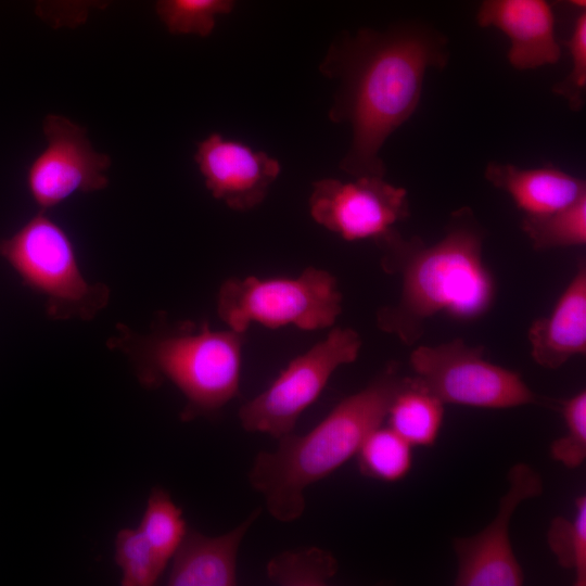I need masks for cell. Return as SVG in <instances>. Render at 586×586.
I'll return each mask as SVG.
<instances>
[{
  "label": "cell",
  "mask_w": 586,
  "mask_h": 586,
  "mask_svg": "<svg viewBox=\"0 0 586 586\" xmlns=\"http://www.w3.org/2000/svg\"><path fill=\"white\" fill-rule=\"evenodd\" d=\"M569 1L570 3L578 7V8H585L586 7V0H566Z\"/></svg>",
  "instance_id": "83f0119b"
},
{
  "label": "cell",
  "mask_w": 586,
  "mask_h": 586,
  "mask_svg": "<svg viewBox=\"0 0 586 586\" xmlns=\"http://www.w3.org/2000/svg\"><path fill=\"white\" fill-rule=\"evenodd\" d=\"M115 560L122 570L124 586H151L156 584L167 568L137 528H123L115 539Z\"/></svg>",
  "instance_id": "cb8c5ba5"
},
{
  "label": "cell",
  "mask_w": 586,
  "mask_h": 586,
  "mask_svg": "<svg viewBox=\"0 0 586 586\" xmlns=\"http://www.w3.org/2000/svg\"><path fill=\"white\" fill-rule=\"evenodd\" d=\"M571 56V69L568 76L556 82L551 91L563 98L570 110H582L586 93V12L575 20L572 34L566 41Z\"/></svg>",
  "instance_id": "484cf974"
},
{
  "label": "cell",
  "mask_w": 586,
  "mask_h": 586,
  "mask_svg": "<svg viewBox=\"0 0 586 586\" xmlns=\"http://www.w3.org/2000/svg\"><path fill=\"white\" fill-rule=\"evenodd\" d=\"M156 555L167 564L180 546L188 526L182 510L169 493L154 487L138 526Z\"/></svg>",
  "instance_id": "44dd1931"
},
{
  "label": "cell",
  "mask_w": 586,
  "mask_h": 586,
  "mask_svg": "<svg viewBox=\"0 0 586 586\" xmlns=\"http://www.w3.org/2000/svg\"><path fill=\"white\" fill-rule=\"evenodd\" d=\"M257 508L239 525L218 536L188 528L171 558L166 584L169 586H233L240 546L259 517Z\"/></svg>",
  "instance_id": "9a60e30c"
},
{
  "label": "cell",
  "mask_w": 586,
  "mask_h": 586,
  "mask_svg": "<svg viewBox=\"0 0 586 586\" xmlns=\"http://www.w3.org/2000/svg\"><path fill=\"white\" fill-rule=\"evenodd\" d=\"M342 303L336 278L307 267L296 278H228L219 288L216 308L226 327L240 333L252 323L313 331L333 327Z\"/></svg>",
  "instance_id": "8992f818"
},
{
  "label": "cell",
  "mask_w": 586,
  "mask_h": 586,
  "mask_svg": "<svg viewBox=\"0 0 586 586\" xmlns=\"http://www.w3.org/2000/svg\"><path fill=\"white\" fill-rule=\"evenodd\" d=\"M337 570V560L329 550L309 547L273 556L266 565V576L279 586H324Z\"/></svg>",
  "instance_id": "ffe728a7"
},
{
  "label": "cell",
  "mask_w": 586,
  "mask_h": 586,
  "mask_svg": "<svg viewBox=\"0 0 586 586\" xmlns=\"http://www.w3.org/2000/svg\"><path fill=\"white\" fill-rule=\"evenodd\" d=\"M521 229L535 251H550L586 243V195L558 211L524 215Z\"/></svg>",
  "instance_id": "ac0fdd59"
},
{
  "label": "cell",
  "mask_w": 586,
  "mask_h": 586,
  "mask_svg": "<svg viewBox=\"0 0 586 586\" xmlns=\"http://www.w3.org/2000/svg\"><path fill=\"white\" fill-rule=\"evenodd\" d=\"M356 456L364 476L392 483L410 471L412 446L390 426L380 425L365 438Z\"/></svg>",
  "instance_id": "d6986e66"
},
{
  "label": "cell",
  "mask_w": 586,
  "mask_h": 586,
  "mask_svg": "<svg viewBox=\"0 0 586 586\" xmlns=\"http://www.w3.org/2000/svg\"><path fill=\"white\" fill-rule=\"evenodd\" d=\"M476 23L508 37L507 59L518 71L553 65L561 58L555 14L547 0H481Z\"/></svg>",
  "instance_id": "4fadbf2b"
},
{
  "label": "cell",
  "mask_w": 586,
  "mask_h": 586,
  "mask_svg": "<svg viewBox=\"0 0 586 586\" xmlns=\"http://www.w3.org/2000/svg\"><path fill=\"white\" fill-rule=\"evenodd\" d=\"M245 333L207 321H170L158 311L145 333L118 323L107 346L124 354L145 388L173 384L183 396V422L216 417L240 395Z\"/></svg>",
  "instance_id": "277c9868"
},
{
  "label": "cell",
  "mask_w": 586,
  "mask_h": 586,
  "mask_svg": "<svg viewBox=\"0 0 586 586\" xmlns=\"http://www.w3.org/2000/svg\"><path fill=\"white\" fill-rule=\"evenodd\" d=\"M405 377L399 364L390 361L366 386L341 399L311 430L284 435L273 450L256 454L249 483L262 495L275 520L290 523L303 515L305 491L356 456L369 433L386 419Z\"/></svg>",
  "instance_id": "3957f363"
},
{
  "label": "cell",
  "mask_w": 586,
  "mask_h": 586,
  "mask_svg": "<svg viewBox=\"0 0 586 586\" xmlns=\"http://www.w3.org/2000/svg\"><path fill=\"white\" fill-rule=\"evenodd\" d=\"M444 230L432 245L395 228L373 239L382 270L400 279L398 298L377 311L375 323L407 346L422 337L434 315L474 319L495 300V281L482 257L486 232L471 207L455 209Z\"/></svg>",
  "instance_id": "7a4b0ae2"
},
{
  "label": "cell",
  "mask_w": 586,
  "mask_h": 586,
  "mask_svg": "<svg viewBox=\"0 0 586 586\" xmlns=\"http://www.w3.org/2000/svg\"><path fill=\"white\" fill-rule=\"evenodd\" d=\"M194 161L211 194L238 212L258 206L281 171L276 158L217 132L196 144Z\"/></svg>",
  "instance_id": "7c38bea8"
},
{
  "label": "cell",
  "mask_w": 586,
  "mask_h": 586,
  "mask_svg": "<svg viewBox=\"0 0 586 586\" xmlns=\"http://www.w3.org/2000/svg\"><path fill=\"white\" fill-rule=\"evenodd\" d=\"M413 375L444 404L507 409L536 402L517 371L484 358V347L462 339L417 346L409 357Z\"/></svg>",
  "instance_id": "ba28073f"
},
{
  "label": "cell",
  "mask_w": 586,
  "mask_h": 586,
  "mask_svg": "<svg viewBox=\"0 0 586 586\" xmlns=\"http://www.w3.org/2000/svg\"><path fill=\"white\" fill-rule=\"evenodd\" d=\"M547 543L558 563L574 571L576 586L586 585V496L575 499V517H556L547 531Z\"/></svg>",
  "instance_id": "7402d4cb"
},
{
  "label": "cell",
  "mask_w": 586,
  "mask_h": 586,
  "mask_svg": "<svg viewBox=\"0 0 586 586\" xmlns=\"http://www.w3.org/2000/svg\"><path fill=\"white\" fill-rule=\"evenodd\" d=\"M484 177L494 188L507 193L524 215L551 213L586 195L584 179L556 167L522 168L489 162Z\"/></svg>",
  "instance_id": "2e32d148"
},
{
  "label": "cell",
  "mask_w": 586,
  "mask_h": 586,
  "mask_svg": "<svg viewBox=\"0 0 586 586\" xmlns=\"http://www.w3.org/2000/svg\"><path fill=\"white\" fill-rule=\"evenodd\" d=\"M565 435L550 445L551 458L568 469L579 468L586 459V391L562 402Z\"/></svg>",
  "instance_id": "d4e9b609"
},
{
  "label": "cell",
  "mask_w": 586,
  "mask_h": 586,
  "mask_svg": "<svg viewBox=\"0 0 586 586\" xmlns=\"http://www.w3.org/2000/svg\"><path fill=\"white\" fill-rule=\"evenodd\" d=\"M235 0H157L155 11L174 35L209 36L219 15L232 11Z\"/></svg>",
  "instance_id": "603a6c76"
},
{
  "label": "cell",
  "mask_w": 586,
  "mask_h": 586,
  "mask_svg": "<svg viewBox=\"0 0 586 586\" xmlns=\"http://www.w3.org/2000/svg\"><path fill=\"white\" fill-rule=\"evenodd\" d=\"M449 56L447 37L421 22L361 28L332 42L319 71L336 82L329 119L352 129L344 173L384 178L382 146L418 109L426 72L444 69Z\"/></svg>",
  "instance_id": "6da1fadb"
},
{
  "label": "cell",
  "mask_w": 586,
  "mask_h": 586,
  "mask_svg": "<svg viewBox=\"0 0 586 586\" xmlns=\"http://www.w3.org/2000/svg\"><path fill=\"white\" fill-rule=\"evenodd\" d=\"M42 132L46 146L26 173L27 189L39 211L48 212L74 193L107 187L111 157L92 146L85 127L66 116L48 114Z\"/></svg>",
  "instance_id": "9c48e42d"
},
{
  "label": "cell",
  "mask_w": 586,
  "mask_h": 586,
  "mask_svg": "<svg viewBox=\"0 0 586 586\" xmlns=\"http://www.w3.org/2000/svg\"><path fill=\"white\" fill-rule=\"evenodd\" d=\"M309 213L320 226L346 241L377 238L409 214L408 193L383 177H356L343 182L322 178L313 182Z\"/></svg>",
  "instance_id": "30bf717a"
},
{
  "label": "cell",
  "mask_w": 586,
  "mask_h": 586,
  "mask_svg": "<svg viewBox=\"0 0 586 586\" xmlns=\"http://www.w3.org/2000/svg\"><path fill=\"white\" fill-rule=\"evenodd\" d=\"M361 345L354 329L333 327L323 340L293 358L263 392L240 407L241 428L276 440L294 432L301 415L318 399L337 368L358 358Z\"/></svg>",
  "instance_id": "52a82bcc"
},
{
  "label": "cell",
  "mask_w": 586,
  "mask_h": 586,
  "mask_svg": "<svg viewBox=\"0 0 586 586\" xmlns=\"http://www.w3.org/2000/svg\"><path fill=\"white\" fill-rule=\"evenodd\" d=\"M386 419L388 426L413 446L435 444L444 421V403L412 377H405Z\"/></svg>",
  "instance_id": "e0dca14e"
},
{
  "label": "cell",
  "mask_w": 586,
  "mask_h": 586,
  "mask_svg": "<svg viewBox=\"0 0 586 586\" xmlns=\"http://www.w3.org/2000/svg\"><path fill=\"white\" fill-rule=\"evenodd\" d=\"M509 487L494 520L481 532L454 540L458 561L457 586H520L524 573L509 537L515 509L524 500L542 495L543 479L530 464L515 463L508 473Z\"/></svg>",
  "instance_id": "8fae6325"
},
{
  "label": "cell",
  "mask_w": 586,
  "mask_h": 586,
  "mask_svg": "<svg viewBox=\"0 0 586 586\" xmlns=\"http://www.w3.org/2000/svg\"><path fill=\"white\" fill-rule=\"evenodd\" d=\"M115 0H35L36 15L53 29H75L90 14L107 9Z\"/></svg>",
  "instance_id": "4316f807"
},
{
  "label": "cell",
  "mask_w": 586,
  "mask_h": 586,
  "mask_svg": "<svg viewBox=\"0 0 586 586\" xmlns=\"http://www.w3.org/2000/svg\"><path fill=\"white\" fill-rule=\"evenodd\" d=\"M0 257L24 284L44 296L52 319L91 320L109 304L110 288L85 278L71 238L47 212L39 211L0 240Z\"/></svg>",
  "instance_id": "5b68a950"
},
{
  "label": "cell",
  "mask_w": 586,
  "mask_h": 586,
  "mask_svg": "<svg viewBox=\"0 0 586 586\" xmlns=\"http://www.w3.org/2000/svg\"><path fill=\"white\" fill-rule=\"evenodd\" d=\"M536 365L555 370L586 353V265L581 259L548 316L535 319L527 330Z\"/></svg>",
  "instance_id": "5bb4252c"
}]
</instances>
